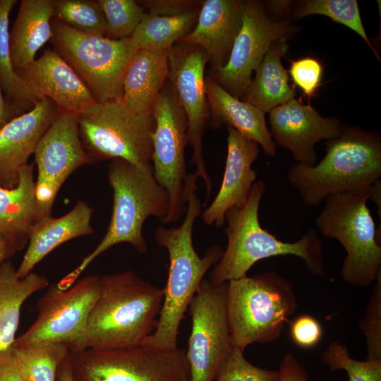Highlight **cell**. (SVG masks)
<instances>
[{
	"instance_id": "cell-32",
	"label": "cell",
	"mask_w": 381,
	"mask_h": 381,
	"mask_svg": "<svg viewBox=\"0 0 381 381\" xmlns=\"http://www.w3.org/2000/svg\"><path fill=\"white\" fill-rule=\"evenodd\" d=\"M322 15L356 32L372 49L378 60L380 56L370 42L364 29L358 2L356 0H305L293 8V16L301 18L310 15Z\"/></svg>"
},
{
	"instance_id": "cell-8",
	"label": "cell",
	"mask_w": 381,
	"mask_h": 381,
	"mask_svg": "<svg viewBox=\"0 0 381 381\" xmlns=\"http://www.w3.org/2000/svg\"><path fill=\"white\" fill-rule=\"evenodd\" d=\"M51 42L77 73L97 102L119 99L127 67L139 49L133 39L86 34L55 20Z\"/></svg>"
},
{
	"instance_id": "cell-43",
	"label": "cell",
	"mask_w": 381,
	"mask_h": 381,
	"mask_svg": "<svg viewBox=\"0 0 381 381\" xmlns=\"http://www.w3.org/2000/svg\"><path fill=\"white\" fill-rule=\"evenodd\" d=\"M56 381H73L70 352L59 368Z\"/></svg>"
},
{
	"instance_id": "cell-26",
	"label": "cell",
	"mask_w": 381,
	"mask_h": 381,
	"mask_svg": "<svg viewBox=\"0 0 381 381\" xmlns=\"http://www.w3.org/2000/svg\"><path fill=\"white\" fill-rule=\"evenodd\" d=\"M53 1L23 0L10 32L11 59L16 72L35 60L37 52L52 37Z\"/></svg>"
},
{
	"instance_id": "cell-40",
	"label": "cell",
	"mask_w": 381,
	"mask_h": 381,
	"mask_svg": "<svg viewBox=\"0 0 381 381\" xmlns=\"http://www.w3.org/2000/svg\"><path fill=\"white\" fill-rule=\"evenodd\" d=\"M138 4L147 13L158 16H176L192 11L201 6L196 0H144Z\"/></svg>"
},
{
	"instance_id": "cell-36",
	"label": "cell",
	"mask_w": 381,
	"mask_h": 381,
	"mask_svg": "<svg viewBox=\"0 0 381 381\" xmlns=\"http://www.w3.org/2000/svg\"><path fill=\"white\" fill-rule=\"evenodd\" d=\"M216 381H279V371L260 368L250 363L243 351L233 347Z\"/></svg>"
},
{
	"instance_id": "cell-29",
	"label": "cell",
	"mask_w": 381,
	"mask_h": 381,
	"mask_svg": "<svg viewBox=\"0 0 381 381\" xmlns=\"http://www.w3.org/2000/svg\"><path fill=\"white\" fill-rule=\"evenodd\" d=\"M200 6L176 16L145 13L131 37L139 49H169L193 29Z\"/></svg>"
},
{
	"instance_id": "cell-10",
	"label": "cell",
	"mask_w": 381,
	"mask_h": 381,
	"mask_svg": "<svg viewBox=\"0 0 381 381\" xmlns=\"http://www.w3.org/2000/svg\"><path fill=\"white\" fill-rule=\"evenodd\" d=\"M73 381H189L183 351L147 345L70 352Z\"/></svg>"
},
{
	"instance_id": "cell-18",
	"label": "cell",
	"mask_w": 381,
	"mask_h": 381,
	"mask_svg": "<svg viewBox=\"0 0 381 381\" xmlns=\"http://www.w3.org/2000/svg\"><path fill=\"white\" fill-rule=\"evenodd\" d=\"M25 85L32 103L48 98L59 111L79 114L96 99L73 68L54 50L43 54L17 71Z\"/></svg>"
},
{
	"instance_id": "cell-25",
	"label": "cell",
	"mask_w": 381,
	"mask_h": 381,
	"mask_svg": "<svg viewBox=\"0 0 381 381\" xmlns=\"http://www.w3.org/2000/svg\"><path fill=\"white\" fill-rule=\"evenodd\" d=\"M37 220L34 163H28L20 169L15 187L0 186V236L20 250Z\"/></svg>"
},
{
	"instance_id": "cell-19",
	"label": "cell",
	"mask_w": 381,
	"mask_h": 381,
	"mask_svg": "<svg viewBox=\"0 0 381 381\" xmlns=\"http://www.w3.org/2000/svg\"><path fill=\"white\" fill-rule=\"evenodd\" d=\"M58 112L52 100L42 98L0 129V186L13 188L18 184L20 169Z\"/></svg>"
},
{
	"instance_id": "cell-37",
	"label": "cell",
	"mask_w": 381,
	"mask_h": 381,
	"mask_svg": "<svg viewBox=\"0 0 381 381\" xmlns=\"http://www.w3.org/2000/svg\"><path fill=\"white\" fill-rule=\"evenodd\" d=\"M359 327L366 343L365 360L381 361V274L374 282L371 297Z\"/></svg>"
},
{
	"instance_id": "cell-5",
	"label": "cell",
	"mask_w": 381,
	"mask_h": 381,
	"mask_svg": "<svg viewBox=\"0 0 381 381\" xmlns=\"http://www.w3.org/2000/svg\"><path fill=\"white\" fill-rule=\"evenodd\" d=\"M163 298L162 289L133 271L99 277L87 322V348L142 345L155 329Z\"/></svg>"
},
{
	"instance_id": "cell-47",
	"label": "cell",
	"mask_w": 381,
	"mask_h": 381,
	"mask_svg": "<svg viewBox=\"0 0 381 381\" xmlns=\"http://www.w3.org/2000/svg\"><path fill=\"white\" fill-rule=\"evenodd\" d=\"M1 1V0H0Z\"/></svg>"
},
{
	"instance_id": "cell-2",
	"label": "cell",
	"mask_w": 381,
	"mask_h": 381,
	"mask_svg": "<svg viewBox=\"0 0 381 381\" xmlns=\"http://www.w3.org/2000/svg\"><path fill=\"white\" fill-rule=\"evenodd\" d=\"M266 185L255 181L244 203L226 214L227 245L219 260L212 267L209 280L215 284L247 276L259 260L279 255H294L303 260L309 272L326 277L322 243L313 229L296 242H284L263 229L259 209Z\"/></svg>"
},
{
	"instance_id": "cell-12",
	"label": "cell",
	"mask_w": 381,
	"mask_h": 381,
	"mask_svg": "<svg viewBox=\"0 0 381 381\" xmlns=\"http://www.w3.org/2000/svg\"><path fill=\"white\" fill-rule=\"evenodd\" d=\"M155 128L151 163L157 183L169 198V212L162 222L178 221L186 210L188 177L185 147L188 144L187 120L175 89L167 80L154 104Z\"/></svg>"
},
{
	"instance_id": "cell-1",
	"label": "cell",
	"mask_w": 381,
	"mask_h": 381,
	"mask_svg": "<svg viewBox=\"0 0 381 381\" xmlns=\"http://www.w3.org/2000/svg\"><path fill=\"white\" fill-rule=\"evenodd\" d=\"M197 179L195 173L188 175L185 189L186 210L181 224L178 227L158 226L155 231L157 243L168 253L169 274L157 325L144 345L165 349L178 348L177 338L184 314L203 277L223 253L219 246H212L200 257L194 248L193 226L202 212V204L196 194Z\"/></svg>"
},
{
	"instance_id": "cell-28",
	"label": "cell",
	"mask_w": 381,
	"mask_h": 381,
	"mask_svg": "<svg viewBox=\"0 0 381 381\" xmlns=\"http://www.w3.org/2000/svg\"><path fill=\"white\" fill-rule=\"evenodd\" d=\"M49 284L47 279L35 272L20 278L10 261L0 265V355L16 340L23 303Z\"/></svg>"
},
{
	"instance_id": "cell-16",
	"label": "cell",
	"mask_w": 381,
	"mask_h": 381,
	"mask_svg": "<svg viewBox=\"0 0 381 381\" xmlns=\"http://www.w3.org/2000/svg\"><path fill=\"white\" fill-rule=\"evenodd\" d=\"M297 29L289 20H272L262 1H244L241 27L229 60L211 76L231 95L241 99L251 83L253 71L271 44L287 39Z\"/></svg>"
},
{
	"instance_id": "cell-38",
	"label": "cell",
	"mask_w": 381,
	"mask_h": 381,
	"mask_svg": "<svg viewBox=\"0 0 381 381\" xmlns=\"http://www.w3.org/2000/svg\"><path fill=\"white\" fill-rule=\"evenodd\" d=\"M322 71V65L316 58L306 56L291 61L290 75L309 101L315 96L320 85Z\"/></svg>"
},
{
	"instance_id": "cell-4",
	"label": "cell",
	"mask_w": 381,
	"mask_h": 381,
	"mask_svg": "<svg viewBox=\"0 0 381 381\" xmlns=\"http://www.w3.org/2000/svg\"><path fill=\"white\" fill-rule=\"evenodd\" d=\"M322 159L309 167L296 162L287 180L306 207L328 196L370 188L381 178V139L378 133L345 126L339 136L327 140Z\"/></svg>"
},
{
	"instance_id": "cell-17",
	"label": "cell",
	"mask_w": 381,
	"mask_h": 381,
	"mask_svg": "<svg viewBox=\"0 0 381 381\" xmlns=\"http://www.w3.org/2000/svg\"><path fill=\"white\" fill-rule=\"evenodd\" d=\"M269 113V130L275 145L289 150L296 162L306 166L317 163V143L336 138L342 131L337 119L323 117L311 105L295 98Z\"/></svg>"
},
{
	"instance_id": "cell-23",
	"label": "cell",
	"mask_w": 381,
	"mask_h": 381,
	"mask_svg": "<svg viewBox=\"0 0 381 381\" xmlns=\"http://www.w3.org/2000/svg\"><path fill=\"white\" fill-rule=\"evenodd\" d=\"M92 212L86 202L80 200L61 217L49 216L37 220L31 230L28 248L17 269L18 276L23 278L32 272L36 265L62 243L92 234Z\"/></svg>"
},
{
	"instance_id": "cell-6",
	"label": "cell",
	"mask_w": 381,
	"mask_h": 381,
	"mask_svg": "<svg viewBox=\"0 0 381 381\" xmlns=\"http://www.w3.org/2000/svg\"><path fill=\"white\" fill-rule=\"evenodd\" d=\"M297 307L293 284L275 271L229 281L226 313L232 346L244 351L252 344L277 340Z\"/></svg>"
},
{
	"instance_id": "cell-34",
	"label": "cell",
	"mask_w": 381,
	"mask_h": 381,
	"mask_svg": "<svg viewBox=\"0 0 381 381\" xmlns=\"http://www.w3.org/2000/svg\"><path fill=\"white\" fill-rule=\"evenodd\" d=\"M321 361L330 372L346 371L349 381H381V361L354 359L347 347L339 341L329 344L322 353Z\"/></svg>"
},
{
	"instance_id": "cell-21",
	"label": "cell",
	"mask_w": 381,
	"mask_h": 381,
	"mask_svg": "<svg viewBox=\"0 0 381 381\" xmlns=\"http://www.w3.org/2000/svg\"><path fill=\"white\" fill-rule=\"evenodd\" d=\"M243 5L242 0L202 1L195 27L179 42L201 47L211 71L219 69L230 56L241 27Z\"/></svg>"
},
{
	"instance_id": "cell-45",
	"label": "cell",
	"mask_w": 381,
	"mask_h": 381,
	"mask_svg": "<svg viewBox=\"0 0 381 381\" xmlns=\"http://www.w3.org/2000/svg\"><path fill=\"white\" fill-rule=\"evenodd\" d=\"M11 119H10V111L2 92L0 88V129Z\"/></svg>"
},
{
	"instance_id": "cell-22",
	"label": "cell",
	"mask_w": 381,
	"mask_h": 381,
	"mask_svg": "<svg viewBox=\"0 0 381 381\" xmlns=\"http://www.w3.org/2000/svg\"><path fill=\"white\" fill-rule=\"evenodd\" d=\"M205 90L212 128H232L256 142L267 156L276 155L265 112L231 95L211 75L205 76Z\"/></svg>"
},
{
	"instance_id": "cell-7",
	"label": "cell",
	"mask_w": 381,
	"mask_h": 381,
	"mask_svg": "<svg viewBox=\"0 0 381 381\" xmlns=\"http://www.w3.org/2000/svg\"><path fill=\"white\" fill-rule=\"evenodd\" d=\"M370 188L328 196L315 219L321 234L344 247L341 277L361 287L373 284L381 274V240L367 205Z\"/></svg>"
},
{
	"instance_id": "cell-44",
	"label": "cell",
	"mask_w": 381,
	"mask_h": 381,
	"mask_svg": "<svg viewBox=\"0 0 381 381\" xmlns=\"http://www.w3.org/2000/svg\"><path fill=\"white\" fill-rule=\"evenodd\" d=\"M15 247L0 236V265L16 252Z\"/></svg>"
},
{
	"instance_id": "cell-42",
	"label": "cell",
	"mask_w": 381,
	"mask_h": 381,
	"mask_svg": "<svg viewBox=\"0 0 381 381\" xmlns=\"http://www.w3.org/2000/svg\"><path fill=\"white\" fill-rule=\"evenodd\" d=\"M0 381H27L19 370L10 349L0 355Z\"/></svg>"
},
{
	"instance_id": "cell-11",
	"label": "cell",
	"mask_w": 381,
	"mask_h": 381,
	"mask_svg": "<svg viewBox=\"0 0 381 381\" xmlns=\"http://www.w3.org/2000/svg\"><path fill=\"white\" fill-rule=\"evenodd\" d=\"M99 292V276L93 274L66 289L56 284L51 286L37 303V319L16 339L13 345L56 343L65 346L70 352L87 348L88 318Z\"/></svg>"
},
{
	"instance_id": "cell-30",
	"label": "cell",
	"mask_w": 381,
	"mask_h": 381,
	"mask_svg": "<svg viewBox=\"0 0 381 381\" xmlns=\"http://www.w3.org/2000/svg\"><path fill=\"white\" fill-rule=\"evenodd\" d=\"M10 350L27 381H56L59 368L70 352L65 346L56 343L13 344Z\"/></svg>"
},
{
	"instance_id": "cell-27",
	"label": "cell",
	"mask_w": 381,
	"mask_h": 381,
	"mask_svg": "<svg viewBox=\"0 0 381 381\" xmlns=\"http://www.w3.org/2000/svg\"><path fill=\"white\" fill-rule=\"evenodd\" d=\"M286 40L280 38L271 44L255 69V78L241 99L265 113L287 102L296 95L295 87L289 84L288 72L281 61L289 49Z\"/></svg>"
},
{
	"instance_id": "cell-33",
	"label": "cell",
	"mask_w": 381,
	"mask_h": 381,
	"mask_svg": "<svg viewBox=\"0 0 381 381\" xmlns=\"http://www.w3.org/2000/svg\"><path fill=\"white\" fill-rule=\"evenodd\" d=\"M57 20L84 33L106 36V21L98 1H53Z\"/></svg>"
},
{
	"instance_id": "cell-39",
	"label": "cell",
	"mask_w": 381,
	"mask_h": 381,
	"mask_svg": "<svg viewBox=\"0 0 381 381\" xmlns=\"http://www.w3.org/2000/svg\"><path fill=\"white\" fill-rule=\"evenodd\" d=\"M323 329L319 321L310 315L302 314L290 322V336L300 348L310 349L319 344Z\"/></svg>"
},
{
	"instance_id": "cell-15",
	"label": "cell",
	"mask_w": 381,
	"mask_h": 381,
	"mask_svg": "<svg viewBox=\"0 0 381 381\" xmlns=\"http://www.w3.org/2000/svg\"><path fill=\"white\" fill-rule=\"evenodd\" d=\"M34 155L39 220L51 216L56 195L68 176L80 167L94 162L82 144L78 114L59 111L38 142Z\"/></svg>"
},
{
	"instance_id": "cell-9",
	"label": "cell",
	"mask_w": 381,
	"mask_h": 381,
	"mask_svg": "<svg viewBox=\"0 0 381 381\" xmlns=\"http://www.w3.org/2000/svg\"><path fill=\"white\" fill-rule=\"evenodd\" d=\"M78 121L82 144L94 162H151L155 128L152 111H132L121 98L95 102L78 115Z\"/></svg>"
},
{
	"instance_id": "cell-3",
	"label": "cell",
	"mask_w": 381,
	"mask_h": 381,
	"mask_svg": "<svg viewBox=\"0 0 381 381\" xmlns=\"http://www.w3.org/2000/svg\"><path fill=\"white\" fill-rule=\"evenodd\" d=\"M108 181L113 191V207L107 232L80 265L57 283L61 289L74 284L94 260L116 244L129 243L138 253H146L147 243L143 234L145 222L149 217L162 222L169 212L168 193L156 181L151 162L134 164L112 159L108 166Z\"/></svg>"
},
{
	"instance_id": "cell-24",
	"label": "cell",
	"mask_w": 381,
	"mask_h": 381,
	"mask_svg": "<svg viewBox=\"0 0 381 381\" xmlns=\"http://www.w3.org/2000/svg\"><path fill=\"white\" fill-rule=\"evenodd\" d=\"M169 49H139L130 61L123 79L121 100L132 111H152L169 77Z\"/></svg>"
},
{
	"instance_id": "cell-46",
	"label": "cell",
	"mask_w": 381,
	"mask_h": 381,
	"mask_svg": "<svg viewBox=\"0 0 381 381\" xmlns=\"http://www.w3.org/2000/svg\"><path fill=\"white\" fill-rule=\"evenodd\" d=\"M369 199L372 200L375 202L377 207L379 208V216L380 215V207H381V182L380 180L374 183L370 187V197Z\"/></svg>"
},
{
	"instance_id": "cell-35",
	"label": "cell",
	"mask_w": 381,
	"mask_h": 381,
	"mask_svg": "<svg viewBox=\"0 0 381 381\" xmlns=\"http://www.w3.org/2000/svg\"><path fill=\"white\" fill-rule=\"evenodd\" d=\"M106 21V37L122 39L131 37L145 14L144 8L133 0H98Z\"/></svg>"
},
{
	"instance_id": "cell-14",
	"label": "cell",
	"mask_w": 381,
	"mask_h": 381,
	"mask_svg": "<svg viewBox=\"0 0 381 381\" xmlns=\"http://www.w3.org/2000/svg\"><path fill=\"white\" fill-rule=\"evenodd\" d=\"M168 61V80L186 116L188 143L193 150L191 163L195 165L196 176L204 181L207 202L212 186L203 157V135L210 116L205 76L207 57L201 47L178 42L169 49Z\"/></svg>"
},
{
	"instance_id": "cell-13",
	"label": "cell",
	"mask_w": 381,
	"mask_h": 381,
	"mask_svg": "<svg viewBox=\"0 0 381 381\" xmlns=\"http://www.w3.org/2000/svg\"><path fill=\"white\" fill-rule=\"evenodd\" d=\"M228 282L204 279L188 306L191 331L186 358L189 381H214L233 346L226 313Z\"/></svg>"
},
{
	"instance_id": "cell-41",
	"label": "cell",
	"mask_w": 381,
	"mask_h": 381,
	"mask_svg": "<svg viewBox=\"0 0 381 381\" xmlns=\"http://www.w3.org/2000/svg\"><path fill=\"white\" fill-rule=\"evenodd\" d=\"M279 371V381H309L305 368L291 353L282 358Z\"/></svg>"
},
{
	"instance_id": "cell-31",
	"label": "cell",
	"mask_w": 381,
	"mask_h": 381,
	"mask_svg": "<svg viewBox=\"0 0 381 381\" xmlns=\"http://www.w3.org/2000/svg\"><path fill=\"white\" fill-rule=\"evenodd\" d=\"M16 2V0L0 1V84L18 107H33L24 81L15 70L11 59L9 15Z\"/></svg>"
},
{
	"instance_id": "cell-20",
	"label": "cell",
	"mask_w": 381,
	"mask_h": 381,
	"mask_svg": "<svg viewBox=\"0 0 381 381\" xmlns=\"http://www.w3.org/2000/svg\"><path fill=\"white\" fill-rule=\"evenodd\" d=\"M227 155L221 186L201 219L208 225L222 226L228 210L241 206L256 179L252 164L258 158L260 146L232 128H227Z\"/></svg>"
}]
</instances>
